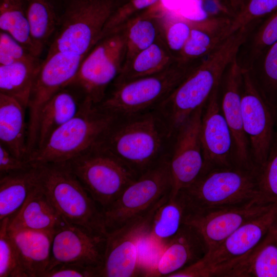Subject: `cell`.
<instances>
[{"label": "cell", "instance_id": "cell-1", "mask_svg": "<svg viewBox=\"0 0 277 277\" xmlns=\"http://www.w3.org/2000/svg\"><path fill=\"white\" fill-rule=\"evenodd\" d=\"M173 137L153 109L117 117L95 149L121 161L139 176L169 159Z\"/></svg>", "mask_w": 277, "mask_h": 277}, {"label": "cell", "instance_id": "cell-2", "mask_svg": "<svg viewBox=\"0 0 277 277\" xmlns=\"http://www.w3.org/2000/svg\"><path fill=\"white\" fill-rule=\"evenodd\" d=\"M251 30L242 28L225 39L200 60L185 78L154 109L174 136L200 107L204 105L219 86L229 63L237 56Z\"/></svg>", "mask_w": 277, "mask_h": 277}, {"label": "cell", "instance_id": "cell-3", "mask_svg": "<svg viewBox=\"0 0 277 277\" xmlns=\"http://www.w3.org/2000/svg\"><path fill=\"white\" fill-rule=\"evenodd\" d=\"M258 170L233 165L205 171L176 195L184 205L186 217L258 202Z\"/></svg>", "mask_w": 277, "mask_h": 277}, {"label": "cell", "instance_id": "cell-4", "mask_svg": "<svg viewBox=\"0 0 277 277\" xmlns=\"http://www.w3.org/2000/svg\"><path fill=\"white\" fill-rule=\"evenodd\" d=\"M34 164L38 169L39 187L66 221L107 235L103 209L67 163Z\"/></svg>", "mask_w": 277, "mask_h": 277}, {"label": "cell", "instance_id": "cell-5", "mask_svg": "<svg viewBox=\"0 0 277 277\" xmlns=\"http://www.w3.org/2000/svg\"><path fill=\"white\" fill-rule=\"evenodd\" d=\"M117 116L84 103L79 112L29 157L33 164L67 163L95 148Z\"/></svg>", "mask_w": 277, "mask_h": 277}, {"label": "cell", "instance_id": "cell-6", "mask_svg": "<svg viewBox=\"0 0 277 277\" xmlns=\"http://www.w3.org/2000/svg\"><path fill=\"white\" fill-rule=\"evenodd\" d=\"M199 61L183 63L179 60L154 75L113 84L110 93L97 105L117 117L154 109L185 78Z\"/></svg>", "mask_w": 277, "mask_h": 277}, {"label": "cell", "instance_id": "cell-7", "mask_svg": "<svg viewBox=\"0 0 277 277\" xmlns=\"http://www.w3.org/2000/svg\"><path fill=\"white\" fill-rule=\"evenodd\" d=\"M118 7L116 0H72L59 18L48 53L85 57L101 39L106 24Z\"/></svg>", "mask_w": 277, "mask_h": 277}, {"label": "cell", "instance_id": "cell-8", "mask_svg": "<svg viewBox=\"0 0 277 277\" xmlns=\"http://www.w3.org/2000/svg\"><path fill=\"white\" fill-rule=\"evenodd\" d=\"M168 159L140 175L104 211L107 233L147 215L169 198Z\"/></svg>", "mask_w": 277, "mask_h": 277}, {"label": "cell", "instance_id": "cell-9", "mask_svg": "<svg viewBox=\"0 0 277 277\" xmlns=\"http://www.w3.org/2000/svg\"><path fill=\"white\" fill-rule=\"evenodd\" d=\"M125 53V37L121 28L96 44L66 86L76 91L84 101L97 105L106 96L109 86L120 75Z\"/></svg>", "mask_w": 277, "mask_h": 277}, {"label": "cell", "instance_id": "cell-10", "mask_svg": "<svg viewBox=\"0 0 277 277\" xmlns=\"http://www.w3.org/2000/svg\"><path fill=\"white\" fill-rule=\"evenodd\" d=\"M67 163L103 211L138 177L122 162L95 148Z\"/></svg>", "mask_w": 277, "mask_h": 277}, {"label": "cell", "instance_id": "cell-11", "mask_svg": "<svg viewBox=\"0 0 277 277\" xmlns=\"http://www.w3.org/2000/svg\"><path fill=\"white\" fill-rule=\"evenodd\" d=\"M243 68V126L251 160L259 169L266 160L272 144L277 123V110L262 93L250 70Z\"/></svg>", "mask_w": 277, "mask_h": 277}, {"label": "cell", "instance_id": "cell-12", "mask_svg": "<svg viewBox=\"0 0 277 277\" xmlns=\"http://www.w3.org/2000/svg\"><path fill=\"white\" fill-rule=\"evenodd\" d=\"M85 57L55 52L48 53L42 62L33 82L27 107L29 157L36 147L39 116L43 107L74 77Z\"/></svg>", "mask_w": 277, "mask_h": 277}, {"label": "cell", "instance_id": "cell-13", "mask_svg": "<svg viewBox=\"0 0 277 277\" xmlns=\"http://www.w3.org/2000/svg\"><path fill=\"white\" fill-rule=\"evenodd\" d=\"M205 105L198 108L174 135L168 159L172 182L170 198L189 186L204 171L200 128Z\"/></svg>", "mask_w": 277, "mask_h": 277}, {"label": "cell", "instance_id": "cell-14", "mask_svg": "<svg viewBox=\"0 0 277 277\" xmlns=\"http://www.w3.org/2000/svg\"><path fill=\"white\" fill-rule=\"evenodd\" d=\"M277 220V203L245 223L217 248L201 260L180 270L181 277H207L210 269L233 260L257 245Z\"/></svg>", "mask_w": 277, "mask_h": 277}, {"label": "cell", "instance_id": "cell-15", "mask_svg": "<svg viewBox=\"0 0 277 277\" xmlns=\"http://www.w3.org/2000/svg\"><path fill=\"white\" fill-rule=\"evenodd\" d=\"M161 205L147 215L107 233L100 277H131L143 275L139 245L153 215Z\"/></svg>", "mask_w": 277, "mask_h": 277}, {"label": "cell", "instance_id": "cell-16", "mask_svg": "<svg viewBox=\"0 0 277 277\" xmlns=\"http://www.w3.org/2000/svg\"><path fill=\"white\" fill-rule=\"evenodd\" d=\"M106 240V236L66 221L54 233L47 270L59 264H77L97 269L100 277Z\"/></svg>", "mask_w": 277, "mask_h": 277}, {"label": "cell", "instance_id": "cell-17", "mask_svg": "<svg viewBox=\"0 0 277 277\" xmlns=\"http://www.w3.org/2000/svg\"><path fill=\"white\" fill-rule=\"evenodd\" d=\"M273 204H262L253 201L215 209L188 215L185 217L184 223L193 226L199 231L207 245L208 252H210L238 228L265 212Z\"/></svg>", "mask_w": 277, "mask_h": 277}, {"label": "cell", "instance_id": "cell-18", "mask_svg": "<svg viewBox=\"0 0 277 277\" xmlns=\"http://www.w3.org/2000/svg\"><path fill=\"white\" fill-rule=\"evenodd\" d=\"M219 86L209 96L202 115L200 136L205 160L204 172L213 168L235 165L232 136L219 100Z\"/></svg>", "mask_w": 277, "mask_h": 277}, {"label": "cell", "instance_id": "cell-19", "mask_svg": "<svg viewBox=\"0 0 277 277\" xmlns=\"http://www.w3.org/2000/svg\"><path fill=\"white\" fill-rule=\"evenodd\" d=\"M243 70L237 56L227 66L221 81L222 95L220 106L232 136L234 164L246 168L257 169L251 160L243 126L241 107Z\"/></svg>", "mask_w": 277, "mask_h": 277}, {"label": "cell", "instance_id": "cell-20", "mask_svg": "<svg viewBox=\"0 0 277 277\" xmlns=\"http://www.w3.org/2000/svg\"><path fill=\"white\" fill-rule=\"evenodd\" d=\"M272 226L254 247L211 268L207 277H277V238Z\"/></svg>", "mask_w": 277, "mask_h": 277}, {"label": "cell", "instance_id": "cell-21", "mask_svg": "<svg viewBox=\"0 0 277 277\" xmlns=\"http://www.w3.org/2000/svg\"><path fill=\"white\" fill-rule=\"evenodd\" d=\"M208 252L207 245L192 226L183 224L163 249L149 276H168L194 264Z\"/></svg>", "mask_w": 277, "mask_h": 277}, {"label": "cell", "instance_id": "cell-22", "mask_svg": "<svg viewBox=\"0 0 277 277\" xmlns=\"http://www.w3.org/2000/svg\"><path fill=\"white\" fill-rule=\"evenodd\" d=\"M17 253L22 277H42L49 266L54 232L8 228Z\"/></svg>", "mask_w": 277, "mask_h": 277}, {"label": "cell", "instance_id": "cell-23", "mask_svg": "<svg viewBox=\"0 0 277 277\" xmlns=\"http://www.w3.org/2000/svg\"><path fill=\"white\" fill-rule=\"evenodd\" d=\"M185 207L176 195L163 203L155 210L140 246L155 254L156 262L163 249L184 224Z\"/></svg>", "mask_w": 277, "mask_h": 277}, {"label": "cell", "instance_id": "cell-24", "mask_svg": "<svg viewBox=\"0 0 277 277\" xmlns=\"http://www.w3.org/2000/svg\"><path fill=\"white\" fill-rule=\"evenodd\" d=\"M65 222L38 184L21 208L9 217L8 227L55 232Z\"/></svg>", "mask_w": 277, "mask_h": 277}, {"label": "cell", "instance_id": "cell-25", "mask_svg": "<svg viewBox=\"0 0 277 277\" xmlns=\"http://www.w3.org/2000/svg\"><path fill=\"white\" fill-rule=\"evenodd\" d=\"M84 103L83 97L69 86L62 88L48 100L40 112L35 150L41 147L53 132L75 116Z\"/></svg>", "mask_w": 277, "mask_h": 277}, {"label": "cell", "instance_id": "cell-26", "mask_svg": "<svg viewBox=\"0 0 277 277\" xmlns=\"http://www.w3.org/2000/svg\"><path fill=\"white\" fill-rule=\"evenodd\" d=\"M26 110L15 99L0 94V145L16 156L28 160Z\"/></svg>", "mask_w": 277, "mask_h": 277}, {"label": "cell", "instance_id": "cell-27", "mask_svg": "<svg viewBox=\"0 0 277 277\" xmlns=\"http://www.w3.org/2000/svg\"><path fill=\"white\" fill-rule=\"evenodd\" d=\"M231 18H214L191 22L190 35L177 60L183 63L200 60L214 50L225 38Z\"/></svg>", "mask_w": 277, "mask_h": 277}, {"label": "cell", "instance_id": "cell-28", "mask_svg": "<svg viewBox=\"0 0 277 277\" xmlns=\"http://www.w3.org/2000/svg\"><path fill=\"white\" fill-rule=\"evenodd\" d=\"M38 184V169L34 164L28 169L0 176V221L15 214Z\"/></svg>", "mask_w": 277, "mask_h": 277}, {"label": "cell", "instance_id": "cell-29", "mask_svg": "<svg viewBox=\"0 0 277 277\" xmlns=\"http://www.w3.org/2000/svg\"><path fill=\"white\" fill-rule=\"evenodd\" d=\"M42 62L38 57L0 65V94L12 97L27 110L33 82Z\"/></svg>", "mask_w": 277, "mask_h": 277}, {"label": "cell", "instance_id": "cell-30", "mask_svg": "<svg viewBox=\"0 0 277 277\" xmlns=\"http://www.w3.org/2000/svg\"><path fill=\"white\" fill-rule=\"evenodd\" d=\"M176 59L160 36L156 42L138 53L129 64L123 67L113 84L155 74L166 69Z\"/></svg>", "mask_w": 277, "mask_h": 277}, {"label": "cell", "instance_id": "cell-31", "mask_svg": "<svg viewBox=\"0 0 277 277\" xmlns=\"http://www.w3.org/2000/svg\"><path fill=\"white\" fill-rule=\"evenodd\" d=\"M157 16L146 9L129 19L121 28L124 32L126 45L123 66L159 38L161 34Z\"/></svg>", "mask_w": 277, "mask_h": 277}, {"label": "cell", "instance_id": "cell-32", "mask_svg": "<svg viewBox=\"0 0 277 277\" xmlns=\"http://www.w3.org/2000/svg\"><path fill=\"white\" fill-rule=\"evenodd\" d=\"M27 13L30 38L35 55L38 57L56 30L59 18L47 0H28Z\"/></svg>", "mask_w": 277, "mask_h": 277}, {"label": "cell", "instance_id": "cell-33", "mask_svg": "<svg viewBox=\"0 0 277 277\" xmlns=\"http://www.w3.org/2000/svg\"><path fill=\"white\" fill-rule=\"evenodd\" d=\"M27 6L28 0H0V29L36 56L30 36Z\"/></svg>", "mask_w": 277, "mask_h": 277}, {"label": "cell", "instance_id": "cell-34", "mask_svg": "<svg viewBox=\"0 0 277 277\" xmlns=\"http://www.w3.org/2000/svg\"><path fill=\"white\" fill-rule=\"evenodd\" d=\"M157 19L162 39L170 52L177 58L190 35L191 22L175 11L162 12Z\"/></svg>", "mask_w": 277, "mask_h": 277}, {"label": "cell", "instance_id": "cell-35", "mask_svg": "<svg viewBox=\"0 0 277 277\" xmlns=\"http://www.w3.org/2000/svg\"><path fill=\"white\" fill-rule=\"evenodd\" d=\"M256 61L259 67L254 77L252 76L264 96L277 110V41Z\"/></svg>", "mask_w": 277, "mask_h": 277}, {"label": "cell", "instance_id": "cell-36", "mask_svg": "<svg viewBox=\"0 0 277 277\" xmlns=\"http://www.w3.org/2000/svg\"><path fill=\"white\" fill-rule=\"evenodd\" d=\"M258 188L259 203H277V123L268 156L258 170Z\"/></svg>", "mask_w": 277, "mask_h": 277}, {"label": "cell", "instance_id": "cell-37", "mask_svg": "<svg viewBox=\"0 0 277 277\" xmlns=\"http://www.w3.org/2000/svg\"><path fill=\"white\" fill-rule=\"evenodd\" d=\"M277 10V0H244L239 11L231 19L225 38L238 30L252 28Z\"/></svg>", "mask_w": 277, "mask_h": 277}, {"label": "cell", "instance_id": "cell-38", "mask_svg": "<svg viewBox=\"0 0 277 277\" xmlns=\"http://www.w3.org/2000/svg\"><path fill=\"white\" fill-rule=\"evenodd\" d=\"M175 11L192 22L234 16L226 0H186Z\"/></svg>", "mask_w": 277, "mask_h": 277}, {"label": "cell", "instance_id": "cell-39", "mask_svg": "<svg viewBox=\"0 0 277 277\" xmlns=\"http://www.w3.org/2000/svg\"><path fill=\"white\" fill-rule=\"evenodd\" d=\"M9 217L0 221V277H22L16 248L8 232Z\"/></svg>", "mask_w": 277, "mask_h": 277}, {"label": "cell", "instance_id": "cell-40", "mask_svg": "<svg viewBox=\"0 0 277 277\" xmlns=\"http://www.w3.org/2000/svg\"><path fill=\"white\" fill-rule=\"evenodd\" d=\"M277 41V10L260 23L249 44V56L255 62L270 46Z\"/></svg>", "mask_w": 277, "mask_h": 277}, {"label": "cell", "instance_id": "cell-41", "mask_svg": "<svg viewBox=\"0 0 277 277\" xmlns=\"http://www.w3.org/2000/svg\"><path fill=\"white\" fill-rule=\"evenodd\" d=\"M160 0H130L118 6L104 29L101 39L120 29L129 19L152 6Z\"/></svg>", "mask_w": 277, "mask_h": 277}, {"label": "cell", "instance_id": "cell-42", "mask_svg": "<svg viewBox=\"0 0 277 277\" xmlns=\"http://www.w3.org/2000/svg\"><path fill=\"white\" fill-rule=\"evenodd\" d=\"M33 56H36L12 36L6 32L0 31V65L11 64Z\"/></svg>", "mask_w": 277, "mask_h": 277}, {"label": "cell", "instance_id": "cell-43", "mask_svg": "<svg viewBox=\"0 0 277 277\" xmlns=\"http://www.w3.org/2000/svg\"><path fill=\"white\" fill-rule=\"evenodd\" d=\"M42 277H99V270L77 264H59L47 270Z\"/></svg>", "mask_w": 277, "mask_h": 277}, {"label": "cell", "instance_id": "cell-44", "mask_svg": "<svg viewBox=\"0 0 277 277\" xmlns=\"http://www.w3.org/2000/svg\"><path fill=\"white\" fill-rule=\"evenodd\" d=\"M33 164L27 160L19 158L0 145V176L25 170Z\"/></svg>", "mask_w": 277, "mask_h": 277}, {"label": "cell", "instance_id": "cell-45", "mask_svg": "<svg viewBox=\"0 0 277 277\" xmlns=\"http://www.w3.org/2000/svg\"><path fill=\"white\" fill-rule=\"evenodd\" d=\"M186 0H160L149 8L158 14L178 9Z\"/></svg>", "mask_w": 277, "mask_h": 277}, {"label": "cell", "instance_id": "cell-46", "mask_svg": "<svg viewBox=\"0 0 277 277\" xmlns=\"http://www.w3.org/2000/svg\"><path fill=\"white\" fill-rule=\"evenodd\" d=\"M234 15L240 9L244 0H226Z\"/></svg>", "mask_w": 277, "mask_h": 277}, {"label": "cell", "instance_id": "cell-47", "mask_svg": "<svg viewBox=\"0 0 277 277\" xmlns=\"http://www.w3.org/2000/svg\"><path fill=\"white\" fill-rule=\"evenodd\" d=\"M272 227H273V230L274 231L275 234L276 238H277V220L274 223Z\"/></svg>", "mask_w": 277, "mask_h": 277}]
</instances>
